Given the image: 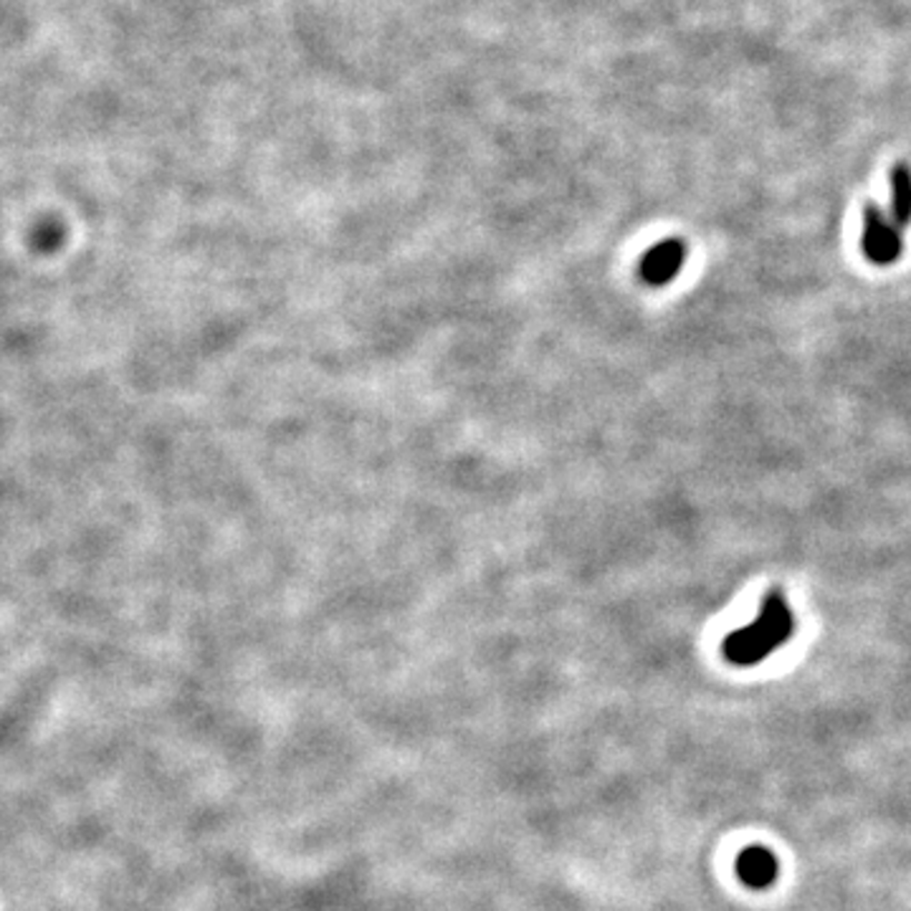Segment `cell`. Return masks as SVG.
Returning a JSON list of instances; mask_svg holds the SVG:
<instances>
[{
    "label": "cell",
    "mask_w": 911,
    "mask_h": 911,
    "mask_svg": "<svg viewBox=\"0 0 911 911\" xmlns=\"http://www.w3.org/2000/svg\"><path fill=\"white\" fill-rule=\"evenodd\" d=\"M792 633H795V615H792L782 592L772 590L762 600L758 621L724 638V659L734 667H754L790 641Z\"/></svg>",
    "instance_id": "1"
},
{
    "label": "cell",
    "mask_w": 911,
    "mask_h": 911,
    "mask_svg": "<svg viewBox=\"0 0 911 911\" xmlns=\"http://www.w3.org/2000/svg\"><path fill=\"white\" fill-rule=\"evenodd\" d=\"M863 253L865 259L877 263V267H889L901 257V231L899 223L883 216L879 206L869 203L863 211Z\"/></svg>",
    "instance_id": "2"
},
{
    "label": "cell",
    "mask_w": 911,
    "mask_h": 911,
    "mask_svg": "<svg viewBox=\"0 0 911 911\" xmlns=\"http://www.w3.org/2000/svg\"><path fill=\"white\" fill-rule=\"evenodd\" d=\"M778 855L770 849H764V845H750V849H744L740 853V859H737V877H740L742 883H747L750 889L772 887V883L778 881Z\"/></svg>",
    "instance_id": "4"
},
{
    "label": "cell",
    "mask_w": 911,
    "mask_h": 911,
    "mask_svg": "<svg viewBox=\"0 0 911 911\" xmlns=\"http://www.w3.org/2000/svg\"><path fill=\"white\" fill-rule=\"evenodd\" d=\"M687 259V246L681 239H663L643 253L641 259V279L651 287H667L677 279V273Z\"/></svg>",
    "instance_id": "3"
},
{
    "label": "cell",
    "mask_w": 911,
    "mask_h": 911,
    "mask_svg": "<svg viewBox=\"0 0 911 911\" xmlns=\"http://www.w3.org/2000/svg\"><path fill=\"white\" fill-rule=\"evenodd\" d=\"M891 216L899 226L911 223V168L907 162H899L891 170Z\"/></svg>",
    "instance_id": "5"
}]
</instances>
